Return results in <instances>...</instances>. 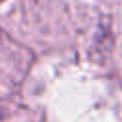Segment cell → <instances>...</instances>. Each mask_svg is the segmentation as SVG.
I'll return each instance as SVG.
<instances>
[{"mask_svg":"<svg viewBox=\"0 0 122 122\" xmlns=\"http://www.w3.org/2000/svg\"><path fill=\"white\" fill-rule=\"evenodd\" d=\"M0 2H2V0H0Z\"/></svg>","mask_w":122,"mask_h":122,"instance_id":"2","label":"cell"},{"mask_svg":"<svg viewBox=\"0 0 122 122\" xmlns=\"http://www.w3.org/2000/svg\"><path fill=\"white\" fill-rule=\"evenodd\" d=\"M0 112H2V109H0Z\"/></svg>","mask_w":122,"mask_h":122,"instance_id":"1","label":"cell"}]
</instances>
